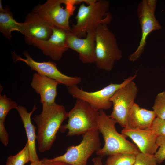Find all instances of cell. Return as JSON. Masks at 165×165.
<instances>
[{"label":"cell","mask_w":165,"mask_h":165,"mask_svg":"<svg viewBox=\"0 0 165 165\" xmlns=\"http://www.w3.org/2000/svg\"><path fill=\"white\" fill-rule=\"evenodd\" d=\"M66 32L54 27L52 35L48 40L33 39L30 45L38 48L44 55L53 60L59 61L68 49L66 44Z\"/></svg>","instance_id":"4fadbf2b"},{"label":"cell","mask_w":165,"mask_h":165,"mask_svg":"<svg viewBox=\"0 0 165 165\" xmlns=\"http://www.w3.org/2000/svg\"><path fill=\"white\" fill-rule=\"evenodd\" d=\"M156 117L153 111L141 108L135 102L129 114L126 127L142 130L149 129Z\"/></svg>","instance_id":"e0dca14e"},{"label":"cell","mask_w":165,"mask_h":165,"mask_svg":"<svg viewBox=\"0 0 165 165\" xmlns=\"http://www.w3.org/2000/svg\"><path fill=\"white\" fill-rule=\"evenodd\" d=\"M6 165H13L10 161L8 159L7 160L6 162Z\"/></svg>","instance_id":"f546056e"},{"label":"cell","mask_w":165,"mask_h":165,"mask_svg":"<svg viewBox=\"0 0 165 165\" xmlns=\"http://www.w3.org/2000/svg\"><path fill=\"white\" fill-rule=\"evenodd\" d=\"M37 109L35 104L32 111L29 112L25 107L22 106L18 105L16 109L21 119L26 131L30 154L31 162L40 160L36 148V127L32 124L31 119L32 113Z\"/></svg>","instance_id":"ac0fdd59"},{"label":"cell","mask_w":165,"mask_h":165,"mask_svg":"<svg viewBox=\"0 0 165 165\" xmlns=\"http://www.w3.org/2000/svg\"></svg>","instance_id":"1f68e13d"},{"label":"cell","mask_w":165,"mask_h":165,"mask_svg":"<svg viewBox=\"0 0 165 165\" xmlns=\"http://www.w3.org/2000/svg\"><path fill=\"white\" fill-rule=\"evenodd\" d=\"M17 31L22 34L24 33V23L16 21L13 17V14L8 8L2 7L0 1V31L9 40L12 37L11 32Z\"/></svg>","instance_id":"d6986e66"},{"label":"cell","mask_w":165,"mask_h":165,"mask_svg":"<svg viewBox=\"0 0 165 165\" xmlns=\"http://www.w3.org/2000/svg\"><path fill=\"white\" fill-rule=\"evenodd\" d=\"M137 75L125 79L120 84L112 83L99 90L89 92L79 88L77 85L68 87L69 93L76 99L82 100L98 111L107 110L112 105L110 98L116 92L136 77Z\"/></svg>","instance_id":"9c48e42d"},{"label":"cell","mask_w":165,"mask_h":165,"mask_svg":"<svg viewBox=\"0 0 165 165\" xmlns=\"http://www.w3.org/2000/svg\"><path fill=\"white\" fill-rule=\"evenodd\" d=\"M107 25L100 24L95 29L94 63L99 69L110 71L115 62L122 58V53L115 35Z\"/></svg>","instance_id":"3957f363"},{"label":"cell","mask_w":165,"mask_h":165,"mask_svg":"<svg viewBox=\"0 0 165 165\" xmlns=\"http://www.w3.org/2000/svg\"><path fill=\"white\" fill-rule=\"evenodd\" d=\"M30 165H42V162L41 160L31 162Z\"/></svg>","instance_id":"f1b7e54d"},{"label":"cell","mask_w":165,"mask_h":165,"mask_svg":"<svg viewBox=\"0 0 165 165\" xmlns=\"http://www.w3.org/2000/svg\"><path fill=\"white\" fill-rule=\"evenodd\" d=\"M133 165H158L154 155L144 154L141 152L136 155Z\"/></svg>","instance_id":"d4e9b609"},{"label":"cell","mask_w":165,"mask_h":165,"mask_svg":"<svg viewBox=\"0 0 165 165\" xmlns=\"http://www.w3.org/2000/svg\"><path fill=\"white\" fill-rule=\"evenodd\" d=\"M23 23L25 42L29 45L33 39L48 40L54 28L39 15L32 12L27 14Z\"/></svg>","instance_id":"7c38bea8"},{"label":"cell","mask_w":165,"mask_h":165,"mask_svg":"<svg viewBox=\"0 0 165 165\" xmlns=\"http://www.w3.org/2000/svg\"><path fill=\"white\" fill-rule=\"evenodd\" d=\"M121 134L131 138L141 152L154 155L159 148L156 141L157 137L149 129L142 130L127 127L122 130Z\"/></svg>","instance_id":"9a60e30c"},{"label":"cell","mask_w":165,"mask_h":165,"mask_svg":"<svg viewBox=\"0 0 165 165\" xmlns=\"http://www.w3.org/2000/svg\"><path fill=\"white\" fill-rule=\"evenodd\" d=\"M149 129L157 137H165V119L156 117Z\"/></svg>","instance_id":"cb8c5ba5"},{"label":"cell","mask_w":165,"mask_h":165,"mask_svg":"<svg viewBox=\"0 0 165 165\" xmlns=\"http://www.w3.org/2000/svg\"><path fill=\"white\" fill-rule=\"evenodd\" d=\"M157 2L156 0H143L138 6L137 13L141 26V36L136 50L128 57L130 61H135L141 57L144 51L149 34L162 28L155 15Z\"/></svg>","instance_id":"ba28073f"},{"label":"cell","mask_w":165,"mask_h":165,"mask_svg":"<svg viewBox=\"0 0 165 165\" xmlns=\"http://www.w3.org/2000/svg\"><path fill=\"white\" fill-rule=\"evenodd\" d=\"M156 141L159 148L154 156L158 164H160L165 160V137H157Z\"/></svg>","instance_id":"484cf974"},{"label":"cell","mask_w":165,"mask_h":165,"mask_svg":"<svg viewBox=\"0 0 165 165\" xmlns=\"http://www.w3.org/2000/svg\"><path fill=\"white\" fill-rule=\"evenodd\" d=\"M7 159L13 165H24L31 161V156L28 143L24 148L16 154L9 156Z\"/></svg>","instance_id":"7402d4cb"},{"label":"cell","mask_w":165,"mask_h":165,"mask_svg":"<svg viewBox=\"0 0 165 165\" xmlns=\"http://www.w3.org/2000/svg\"><path fill=\"white\" fill-rule=\"evenodd\" d=\"M17 103L8 98L5 95H0V140L2 142L9 140L8 134L5 126V120L9 111L16 109Z\"/></svg>","instance_id":"ffe728a7"},{"label":"cell","mask_w":165,"mask_h":165,"mask_svg":"<svg viewBox=\"0 0 165 165\" xmlns=\"http://www.w3.org/2000/svg\"><path fill=\"white\" fill-rule=\"evenodd\" d=\"M105 165H106L105 164Z\"/></svg>","instance_id":"4dcf8cb0"},{"label":"cell","mask_w":165,"mask_h":165,"mask_svg":"<svg viewBox=\"0 0 165 165\" xmlns=\"http://www.w3.org/2000/svg\"><path fill=\"white\" fill-rule=\"evenodd\" d=\"M15 61H21L24 62L30 67L31 70L36 72L38 73L45 76L62 84L68 87L77 85L81 82L82 79L79 77H72L67 76L60 72L57 67V64L53 62H38L34 60L27 51H24L23 54L26 57L22 58L12 52Z\"/></svg>","instance_id":"8fae6325"},{"label":"cell","mask_w":165,"mask_h":165,"mask_svg":"<svg viewBox=\"0 0 165 165\" xmlns=\"http://www.w3.org/2000/svg\"><path fill=\"white\" fill-rule=\"evenodd\" d=\"M42 165H71L61 161H54L49 163H42Z\"/></svg>","instance_id":"4316f807"},{"label":"cell","mask_w":165,"mask_h":165,"mask_svg":"<svg viewBox=\"0 0 165 165\" xmlns=\"http://www.w3.org/2000/svg\"><path fill=\"white\" fill-rule=\"evenodd\" d=\"M138 91L133 80L119 89L110 98L113 108L109 116L122 127H127L128 115L135 103Z\"/></svg>","instance_id":"30bf717a"},{"label":"cell","mask_w":165,"mask_h":165,"mask_svg":"<svg viewBox=\"0 0 165 165\" xmlns=\"http://www.w3.org/2000/svg\"><path fill=\"white\" fill-rule=\"evenodd\" d=\"M99 114V111L88 103L77 99L73 107L68 112L67 123L61 126L60 129L62 132L68 130V136L83 135L90 130L97 129Z\"/></svg>","instance_id":"5b68a950"},{"label":"cell","mask_w":165,"mask_h":165,"mask_svg":"<svg viewBox=\"0 0 165 165\" xmlns=\"http://www.w3.org/2000/svg\"><path fill=\"white\" fill-rule=\"evenodd\" d=\"M59 84L57 81L36 72L33 75L31 85L40 95L41 103L51 104L55 103L57 87Z\"/></svg>","instance_id":"2e32d148"},{"label":"cell","mask_w":165,"mask_h":165,"mask_svg":"<svg viewBox=\"0 0 165 165\" xmlns=\"http://www.w3.org/2000/svg\"><path fill=\"white\" fill-rule=\"evenodd\" d=\"M42 106L41 113L35 115L33 118L37 126L36 139L38 150L41 152L50 149L57 133L67 118L68 114L64 106L55 102L42 104Z\"/></svg>","instance_id":"6da1fadb"},{"label":"cell","mask_w":165,"mask_h":165,"mask_svg":"<svg viewBox=\"0 0 165 165\" xmlns=\"http://www.w3.org/2000/svg\"><path fill=\"white\" fill-rule=\"evenodd\" d=\"M101 146L99 131L95 129L83 134L81 143L68 147L63 155L53 159L44 158L41 160L43 163L59 161L71 165H86L89 158L101 148Z\"/></svg>","instance_id":"8992f818"},{"label":"cell","mask_w":165,"mask_h":165,"mask_svg":"<svg viewBox=\"0 0 165 165\" xmlns=\"http://www.w3.org/2000/svg\"><path fill=\"white\" fill-rule=\"evenodd\" d=\"M93 165H102L101 157L98 156L93 158Z\"/></svg>","instance_id":"83f0119b"},{"label":"cell","mask_w":165,"mask_h":165,"mask_svg":"<svg viewBox=\"0 0 165 165\" xmlns=\"http://www.w3.org/2000/svg\"><path fill=\"white\" fill-rule=\"evenodd\" d=\"M110 2L106 0H96L86 6L82 3L79 8L75 17L76 23L70 32L80 38L90 30H94L100 24H109L112 16L108 12Z\"/></svg>","instance_id":"277c9868"},{"label":"cell","mask_w":165,"mask_h":165,"mask_svg":"<svg viewBox=\"0 0 165 165\" xmlns=\"http://www.w3.org/2000/svg\"><path fill=\"white\" fill-rule=\"evenodd\" d=\"M157 117L165 119V91L158 93L152 106Z\"/></svg>","instance_id":"603a6c76"},{"label":"cell","mask_w":165,"mask_h":165,"mask_svg":"<svg viewBox=\"0 0 165 165\" xmlns=\"http://www.w3.org/2000/svg\"><path fill=\"white\" fill-rule=\"evenodd\" d=\"M64 0H48L38 4L31 12L36 13L55 28L66 32L70 31L69 19L75 9L74 0H66V6H62Z\"/></svg>","instance_id":"52a82bcc"},{"label":"cell","mask_w":165,"mask_h":165,"mask_svg":"<svg viewBox=\"0 0 165 165\" xmlns=\"http://www.w3.org/2000/svg\"><path fill=\"white\" fill-rule=\"evenodd\" d=\"M94 30L88 31L85 38L78 37L70 31L66 32L68 47L77 52L79 59L84 64L92 63L95 62Z\"/></svg>","instance_id":"5bb4252c"},{"label":"cell","mask_w":165,"mask_h":165,"mask_svg":"<svg viewBox=\"0 0 165 165\" xmlns=\"http://www.w3.org/2000/svg\"><path fill=\"white\" fill-rule=\"evenodd\" d=\"M97 129L102 134L104 146L96 152L101 157L121 153L137 154L140 152L138 147L127 140L122 134H119L115 127L116 121L107 115L103 110L99 111Z\"/></svg>","instance_id":"7a4b0ae2"},{"label":"cell","mask_w":165,"mask_h":165,"mask_svg":"<svg viewBox=\"0 0 165 165\" xmlns=\"http://www.w3.org/2000/svg\"><path fill=\"white\" fill-rule=\"evenodd\" d=\"M132 153H121L109 156L106 165H133L136 155Z\"/></svg>","instance_id":"44dd1931"}]
</instances>
